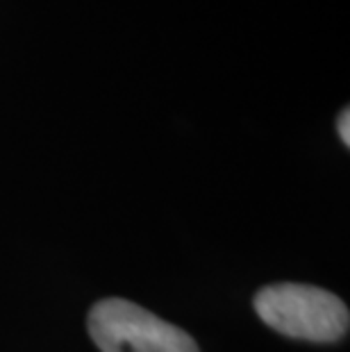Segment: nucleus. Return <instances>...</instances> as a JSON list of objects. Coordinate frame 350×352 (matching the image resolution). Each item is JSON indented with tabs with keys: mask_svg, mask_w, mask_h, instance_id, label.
Here are the masks:
<instances>
[{
	"mask_svg": "<svg viewBox=\"0 0 350 352\" xmlns=\"http://www.w3.org/2000/svg\"><path fill=\"white\" fill-rule=\"evenodd\" d=\"M255 311L275 332L292 339L330 343L348 332V307L330 291L309 284H271L255 296Z\"/></svg>",
	"mask_w": 350,
	"mask_h": 352,
	"instance_id": "obj_1",
	"label": "nucleus"
},
{
	"mask_svg": "<svg viewBox=\"0 0 350 352\" xmlns=\"http://www.w3.org/2000/svg\"><path fill=\"white\" fill-rule=\"evenodd\" d=\"M89 334L100 352H198L184 329L123 298H105L91 307Z\"/></svg>",
	"mask_w": 350,
	"mask_h": 352,
	"instance_id": "obj_2",
	"label": "nucleus"
},
{
	"mask_svg": "<svg viewBox=\"0 0 350 352\" xmlns=\"http://www.w3.org/2000/svg\"><path fill=\"white\" fill-rule=\"evenodd\" d=\"M348 123H350V114H348V109H344V111H341V114H339L337 130H339L341 141H344L346 146H350V127H348Z\"/></svg>",
	"mask_w": 350,
	"mask_h": 352,
	"instance_id": "obj_3",
	"label": "nucleus"
}]
</instances>
